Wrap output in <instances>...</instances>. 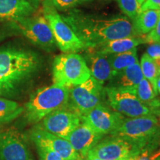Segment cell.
Masks as SVG:
<instances>
[{"label":"cell","mask_w":160,"mask_h":160,"mask_svg":"<svg viewBox=\"0 0 160 160\" xmlns=\"http://www.w3.org/2000/svg\"><path fill=\"white\" fill-rule=\"evenodd\" d=\"M61 17L87 49L112 40L139 37L133 24L125 16L99 17L74 10Z\"/></svg>","instance_id":"1"},{"label":"cell","mask_w":160,"mask_h":160,"mask_svg":"<svg viewBox=\"0 0 160 160\" xmlns=\"http://www.w3.org/2000/svg\"><path fill=\"white\" fill-rule=\"evenodd\" d=\"M39 59L28 50L6 48L0 49V91L7 95L15 91L37 71Z\"/></svg>","instance_id":"2"},{"label":"cell","mask_w":160,"mask_h":160,"mask_svg":"<svg viewBox=\"0 0 160 160\" xmlns=\"http://www.w3.org/2000/svg\"><path fill=\"white\" fill-rule=\"evenodd\" d=\"M111 136L122 137L133 142L142 150L151 152L159 145L160 122L154 115L128 118Z\"/></svg>","instance_id":"3"},{"label":"cell","mask_w":160,"mask_h":160,"mask_svg":"<svg viewBox=\"0 0 160 160\" xmlns=\"http://www.w3.org/2000/svg\"><path fill=\"white\" fill-rule=\"evenodd\" d=\"M70 89L55 85L37 90L25 107V117L30 123H37L56 110L68 103Z\"/></svg>","instance_id":"4"},{"label":"cell","mask_w":160,"mask_h":160,"mask_svg":"<svg viewBox=\"0 0 160 160\" xmlns=\"http://www.w3.org/2000/svg\"><path fill=\"white\" fill-rule=\"evenodd\" d=\"M91 77L82 57L75 53H65L55 57L53 64V85L71 88L85 82Z\"/></svg>","instance_id":"5"},{"label":"cell","mask_w":160,"mask_h":160,"mask_svg":"<svg viewBox=\"0 0 160 160\" xmlns=\"http://www.w3.org/2000/svg\"><path fill=\"white\" fill-rule=\"evenodd\" d=\"M53 4H44V16L48 22L56 43L64 53H75L86 48L71 28L56 11Z\"/></svg>","instance_id":"6"},{"label":"cell","mask_w":160,"mask_h":160,"mask_svg":"<svg viewBox=\"0 0 160 160\" xmlns=\"http://www.w3.org/2000/svg\"><path fill=\"white\" fill-rule=\"evenodd\" d=\"M11 22L13 27L34 45L48 51L54 48L55 39L45 16L31 15Z\"/></svg>","instance_id":"7"},{"label":"cell","mask_w":160,"mask_h":160,"mask_svg":"<svg viewBox=\"0 0 160 160\" xmlns=\"http://www.w3.org/2000/svg\"><path fill=\"white\" fill-rule=\"evenodd\" d=\"M105 94L112 109L123 116L133 118L156 113L151 108L130 91L110 86L105 88Z\"/></svg>","instance_id":"8"},{"label":"cell","mask_w":160,"mask_h":160,"mask_svg":"<svg viewBox=\"0 0 160 160\" xmlns=\"http://www.w3.org/2000/svg\"><path fill=\"white\" fill-rule=\"evenodd\" d=\"M104 94L102 85L91 77L85 82L70 88L68 104L84 116L101 103Z\"/></svg>","instance_id":"9"},{"label":"cell","mask_w":160,"mask_h":160,"mask_svg":"<svg viewBox=\"0 0 160 160\" xmlns=\"http://www.w3.org/2000/svg\"><path fill=\"white\" fill-rule=\"evenodd\" d=\"M141 148L122 137L111 136L100 140L88 153L102 160H125L141 152Z\"/></svg>","instance_id":"10"},{"label":"cell","mask_w":160,"mask_h":160,"mask_svg":"<svg viewBox=\"0 0 160 160\" xmlns=\"http://www.w3.org/2000/svg\"><path fill=\"white\" fill-rule=\"evenodd\" d=\"M41 127L52 134L66 139L82 122V116L68 103L57 109L42 120Z\"/></svg>","instance_id":"11"},{"label":"cell","mask_w":160,"mask_h":160,"mask_svg":"<svg viewBox=\"0 0 160 160\" xmlns=\"http://www.w3.org/2000/svg\"><path fill=\"white\" fill-rule=\"evenodd\" d=\"M125 119V116L100 103L82 116V120L102 135H112Z\"/></svg>","instance_id":"12"},{"label":"cell","mask_w":160,"mask_h":160,"mask_svg":"<svg viewBox=\"0 0 160 160\" xmlns=\"http://www.w3.org/2000/svg\"><path fill=\"white\" fill-rule=\"evenodd\" d=\"M0 160H34L24 137L17 130L0 132Z\"/></svg>","instance_id":"13"},{"label":"cell","mask_w":160,"mask_h":160,"mask_svg":"<svg viewBox=\"0 0 160 160\" xmlns=\"http://www.w3.org/2000/svg\"><path fill=\"white\" fill-rule=\"evenodd\" d=\"M30 137L36 146L47 148L64 160H82L67 139L52 134L39 126L32 130Z\"/></svg>","instance_id":"14"},{"label":"cell","mask_w":160,"mask_h":160,"mask_svg":"<svg viewBox=\"0 0 160 160\" xmlns=\"http://www.w3.org/2000/svg\"><path fill=\"white\" fill-rule=\"evenodd\" d=\"M104 135L98 133L88 124L82 120L81 124L75 128L65 139L71 144L73 148L84 159Z\"/></svg>","instance_id":"15"},{"label":"cell","mask_w":160,"mask_h":160,"mask_svg":"<svg viewBox=\"0 0 160 160\" xmlns=\"http://www.w3.org/2000/svg\"><path fill=\"white\" fill-rule=\"evenodd\" d=\"M36 8L31 0H0V21L28 17L34 13Z\"/></svg>","instance_id":"16"},{"label":"cell","mask_w":160,"mask_h":160,"mask_svg":"<svg viewBox=\"0 0 160 160\" xmlns=\"http://www.w3.org/2000/svg\"><path fill=\"white\" fill-rule=\"evenodd\" d=\"M85 58L91 77L98 82L103 85L105 82L112 79L113 73L108 54H102L88 50Z\"/></svg>","instance_id":"17"},{"label":"cell","mask_w":160,"mask_h":160,"mask_svg":"<svg viewBox=\"0 0 160 160\" xmlns=\"http://www.w3.org/2000/svg\"><path fill=\"white\" fill-rule=\"evenodd\" d=\"M145 43H147L145 37H131L106 42L88 48V50L102 54H116L128 51L137 48L138 45Z\"/></svg>","instance_id":"18"},{"label":"cell","mask_w":160,"mask_h":160,"mask_svg":"<svg viewBox=\"0 0 160 160\" xmlns=\"http://www.w3.org/2000/svg\"><path fill=\"white\" fill-rule=\"evenodd\" d=\"M144 78L139 62L126 68L122 71L115 75L110 80L111 87L125 90L134 93L136 88Z\"/></svg>","instance_id":"19"},{"label":"cell","mask_w":160,"mask_h":160,"mask_svg":"<svg viewBox=\"0 0 160 160\" xmlns=\"http://www.w3.org/2000/svg\"><path fill=\"white\" fill-rule=\"evenodd\" d=\"M160 17V11L158 10H145L139 11L133 20V26L139 36L147 34L157 25Z\"/></svg>","instance_id":"20"},{"label":"cell","mask_w":160,"mask_h":160,"mask_svg":"<svg viewBox=\"0 0 160 160\" xmlns=\"http://www.w3.org/2000/svg\"><path fill=\"white\" fill-rule=\"evenodd\" d=\"M137 52V48H135L124 53L108 54L113 77L122 71L126 68L139 62Z\"/></svg>","instance_id":"21"},{"label":"cell","mask_w":160,"mask_h":160,"mask_svg":"<svg viewBox=\"0 0 160 160\" xmlns=\"http://www.w3.org/2000/svg\"><path fill=\"white\" fill-rule=\"evenodd\" d=\"M140 66H141L144 78H145L151 82L156 94L157 95V80L160 74V69L158 68L153 59H151L146 53L142 56Z\"/></svg>","instance_id":"22"},{"label":"cell","mask_w":160,"mask_h":160,"mask_svg":"<svg viewBox=\"0 0 160 160\" xmlns=\"http://www.w3.org/2000/svg\"><path fill=\"white\" fill-rule=\"evenodd\" d=\"M135 94L142 102L148 106L157 96L156 94L151 82L145 78H143L141 80V82L138 84L137 88H136Z\"/></svg>","instance_id":"23"},{"label":"cell","mask_w":160,"mask_h":160,"mask_svg":"<svg viewBox=\"0 0 160 160\" xmlns=\"http://www.w3.org/2000/svg\"><path fill=\"white\" fill-rule=\"evenodd\" d=\"M119 8L130 19L133 20L139 13L140 5L138 0H117Z\"/></svg>","instance_id":"24"},{"label":"cell","mask_w":160,"mask_h":160,"mask_svg":"<svg viewBox=\"0 0 160 160\" xmlns=\"http://www.w3.org/2000/svg\"><path fill=\"white\" fill-rule=\"evenodd\" d=\"M23 109L17 102L12 100L0 97V111L4 113H11Z\"/></svg>","instance_id":"25"},{"label":"cell","mask_w":160,"mask_h":160,"mask_svg":"<svg viewBox=\"0 0 160 160\" xmlns=\"http://www.w3.org/2000/svg\"><path fill=\"white\" fill-rule=\"evenodd\" d=\"M39 160H64L58 153L47 148L36 146Z\"/></svg>","instance_id":"26"},{"label":"cell","mask_w":160,"mask_h":160,"mask_svg":"<svg viewBox=\"0 0 160 160\" xmlns=\"http://www.w3.org/2000/svg\"><path fill=\"white\" fill-rule=\"evenodd\" d=\"M147 53L151 59H153L158 68L160 69V42L152 43L147 48Z\"/></svg>","instance_id":"27"},{"label":"cell","mask_w":160,"mask_h":160,"mask_svg":"<svg viewBox=\"0 0 160 160\" xmlns=\"http://www.w3.org/2000/svg\"><path fill=\"white\" fill-rule=\"evenodd\" d=\"M51 2L56 8L60 11L71 8L79 2V0H51Z\"/></svg>","instance_id":"28"},{"label":"cell","mask_w":160,"mask_h":160,"mask_svg":"<svg viewBox=\"0 0 160 160\" xmlns=\"http://www.w3.org/2000/svg\"><path fill=\"white\" fill-rule=\"evenodd\" d=\"M147 43H155L160 42V17L156 27L148 35L145 36Z\"/></svg>","instance_id":"29"},{"label":"cell","mask_w":160,"mask_h":160,"mask_svg":"<svg viewBox=\"0 0 160 160\" xmlns=\"http://www.w3.org/2000/svg\"><path fill=\"white\" fill-rule=\"evenodd\" d=\"M23 111H24V108L20 110V111L15 112V113H4V112L0 111V125L10 122L13 121V119H15L16 118L19 117V116L21 114Z\"/></svg>","instance_id":"30"},{"label":"cell","mask_w":160,"mask_h":160,"mask_svg":"<svg viewBox=\"0 0 160 160\" xmlns=\"http://www.w3.org/2000/svg\"><path fill=\"white\" fill-rule=\"evenodd\" d=\"M145 10H158L160 11V0H145L140 6L139 11Z\"/></svg>","instance_id":"31"},{"label":"cell","mask_w":160,"mask_h":160,"mask_svg":"<svg viewBox=\"0 0 160 160\" xmlns=\"http://www.w3.org/2000/svg\"><path fill=\"white\" fill-rule=\"evenodd\" d=\"M151 151L148 149H144L137 156L136 160H151Z\"/></svg>","instance_id":"32"},{"label":"cell","mask_w":160,"mask_h":160,"mask_svg":"<svg viewBox=\"0 0 160 160\" xmlns=\"http://www.w3.org/2000/svg\"><path fill=\"white\" fill-rule=\"evenodd\" d=\"M84 160H102V159L97 157H95V156L91 154V153H88V155L86 156V157L84 159Z\"/></svg>","instance_id":"33"},{"label":"cell","mask_w":160,"mask_h":160,"mask_svg":"<svg viewBox=\"0 0 160 160\" xmlns=\"http://www.w3.org/2000/svg\"><path fill=\"white\" fill-rule=\"evenodd\" d=\"M157 89L158 93H160V74L159 77H158L157 80Z\"/></svg>","instance_id":"34"},{"label":"cell","mask_w":160,"mask_h":160,"mask_svg":"<svg viewBox=\"0 0 160 160\" xmlns=\"http://www.w3.org/2000/svg\"><path fill=\"white\" fill-rule=\"evenodd\" d=\"M5 37H6V34H5V33H1V32H0V42H1L2 41V40L5 39Z\"/></svg>","instance_id":"35"},{"label":"cell","mask_w":160,"mask_h":160,"mask_svg":"<svg viewBox=\"0 0 160 160\" xmlns=\"http://www.w3.org/2000/svg\"><path fill=\"white\" fill-rule=\"evenodd\" d=\"M145 1V0H138V2H139V4L140 6L142 5V3H143Z\"/></svg>","instance_id":"36"},{"label":"cell","mask_w":160,"mask_h":160,"mask_svg":"<svg viewBox=\"0 0 160 160\" xmlns=\"http://www.w3.org/2000/svg\"><path fill=\"white\" fill-rule=\"evenodd\" d=\"M153 160H160V154L159 156H157V157L156 158H154V159H153Z\"/></svg>","instance_id":"37"},{"label":"cell","mask_w":160,"mask_h":160,"mask_svg":"<svg viewBox=\"0 0 160 160\" xmlns=\"http://www.w3.org/2000/svg\"><path fill=\"white\" fill-rule=\"evenodd\" d=\"M157 115L159 116V122H160V110H159V111H158V113H157Z\"/></svg>","instance_id":"38"},{"label":"cell","mask_w":160,"mask_h":160,"mask_svg":"<svg viewBox=\"0 0 160 160\" xmlns=\"http://www.w3.org/2000/svg\"><path fill=\"white\" fill-rule=\"evenodd\" d=\"M79 2H86V1H89V0H79Z\"/></svg>","instance_id":"39"},{"label":"cell","mask_w":160,"mask_h":160,"mask_svg":"<svg viewBox=\"0 0 160 160\" xmlns=\"http://www.w3.org/2000/svg\"><path fill=\"white\" fill-rule=\"evenodd\" d=\"M159 144H160V136H159Z\"/></svg>","instance_id":"40"},{"label":"cell","mask_w":160,"mask_h":160,"mask_svg":"<svg viewBox=\"0 0 160 160\" xmlns=\"http://www.w3.org/2000/svg\"><path fill=\"white\" fill-rule=\"evenodd\" d=\"M0 95H2V93H1V91H0Z\"/></svg>","instance_id":"41"},{"label":"cell","mask_w":160,"mask_h":160,"mask_svg":"<svg viewBox=\"0 0 160 160\" xmlns=\"http://www.w3.org/2000/svg\"><path fill=\"white\" fill-rule=\"evenodd\" d=\"M82 160H84V159H82Z\"/></svg>","instance_id":"42"}]
</instances>
